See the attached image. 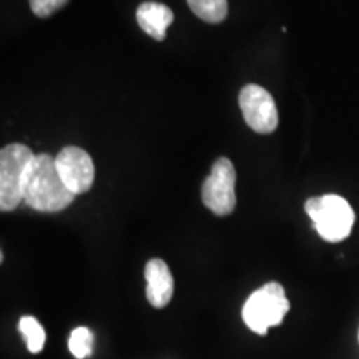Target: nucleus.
I'll return each mask as SVG.
<instances>
[{
  "instance_id": "obj_10",
  "label": "nucleus",
  "mask_w": 359,
  "mask_h": 359,
  "mask_svg": "<svg viewBox=\"0 0 359 359\" xmlns=\"http://www.w3.org/2000/svg\"><path fill=\"white\" fill-rule=\"evenodd\" d=\"M191 12L208 24H219L228 15V0H187Z\"/></svg>"
},
{
  "instance_id": "obj_13",
  "label": "nucleus",
  "mask_w": 359,
  "mask_h": 359,
  "mask_svg": "<svg viewBox=\"0 0 359 359\" xmlns=\"http://www.w3.org/2000/svg\"><path fill=\"white\" fill-rule=\"evenodd\" d=\"M30 8L40 19H47L69 4V0H29Z\"/></svg>"
},
{
  "instance_id": "obj_8",
  "label": "nucleus",
  "mask_w": 359,
  "mask_h": 359,
  "mask_svg": "<svg viewBox=\"0 0 359 359\" xmlns=\"http://www.w3.org/2000/svg\"><path fill=\"white\" fill-rule=\"evenodd\" d=\"M147 299L154 308H165L172 302L175 281L168 264L163 259H150L145 266Z\"/></svg>"
},
{
  "instance_id": "obj_5",
  "label": "nucleus",
  "mask_w": 359,
  "mask_h": 359,
  "mask_svg": "<svg viewBox=\"0 0 359 359\" xmlns=\"http://www.w3.org/2000/svg\"><path fill=\"white\" fill-rule=\"evenodd\" d=\"M235 183L236 172L231 160L226 156H219L201 187L203 205L212 210L217 217H226L233 213L236 206Z\"/></svg>"
},
{
  "instance_id": "obj_9",
  "label": "nucleus",
  "mask_w": 359,
  "mask_h": 359,
  "mask_svg": "<svg viewBox=\"0 0 359 359\" xmlns=\"http://www.w3.org/2000/svg\"><path fill=\"white\" fill-rule=\"evenodd\" d=\"M172 8L158 2H143L137 8V22L140 29L151 39L165 40L168 27L173 24Z\"/></svg>"
},
{
  "instance_id": "obj_7",
  "label": "nucleus",
  "mask_w": 359,
  "mask_h": 359,
  "mask_svg": "<svg viewBox=\"0 0 359 359\" xmlns=\"http://www.w3.org/2000/svg\"><path fill=\"white\" fill-rule=\"evenodd\" d=\"M55 165L65 187L75 196L87 193L92 188L95 180V167L92 156L82 148L65 147L55 156Z\"/></svg>"
},
{
  "instance_id": "obj_3",
  "label": "nucleus",
  "mask_w": 359,
  "mask_h": 359,
  "mask_svg": "<svg viewBox=\"0 0 359 359\" xmlns=\"http://www.w3.org/2000/svg\"><path fill=\"white\" fill-rule=\"evenodd\" d=\"M308 217L316 228L318 235L330 243L346 240L354 224L351 205L339 195H323L309 198L304 203Z\"/></svg>"
},
{
  "instance_id": "obj_4",
  "label": "nucleus",
  "mask_w": 359,
  "mask_h": 359,
  "mask_svg": "<svg viewBox=\"0 0 359 359\" xmlns=\"http://www.w3.org/2000/svg\"><path fill=\"white\" fill-rule=\"evenodd\" d=\"M290 311V302L280 283H266L246 299L243 321L253 333L264 336L269 327L280 326Z\"/></svg>"
},
{
  "instance_id": "obj_11",
  "label": "nucleus",
  "mask_w": 359,
  "mask_h": 359,
  "mask_svg": "<svg viewBox=\"0 0 359 359\" xmlns=\"http://www.w3.org/2000/svg\"><path fill=\"white\" fill-rule=\"evenodd\" d=\"M19 330L27 341V349L37 354L43 349L45 331L40 323L34 316H24L19 321Z\"/></svg>"
},
{
  "instance_id": "obj_1",
  "label": "nucleus",
  "mask_w": 359,
  "mask_h": 359,
  "mask_svg": "<svg viewBox=\"0 0 359 359\" xmlns=\"http://www.w3.org/2000/svg\"><path fill=\"white\" fill-rule=\"evenodd\" d=\"M75 195L65 187L58 175L55 156L39 154L35 156L32 168L25 183L24 203L42 213H57L65 210Z\"/></svg>"
},
{
  "instance_id": "obj_2",
  "label": "nucleus",
  "mask_w": 359,
  "mask_h": 359,
  "mask_svg": "<svg viewBox=\"0 0 359 359\" xmlns=\"http://www.w3.org/2000/svg\"><path fill=\"white\" fill-rule=\"evenodd\" d=\"M34 151L22 143H11L0 151V210L13 212L24 201L25 183L35 160Z\"/></svg>"
},
{
  "instance_id": "obj_6",
  "label": "nucleus",
  "mask_w": 359,
  "mask_h": 359,
  "mask_svg": "<svg viewBox=\"0 0 359 359\" xmlns=\"http://www.w3.org/2000/svg\"><path fill=\"white\" fill-rule=\"evenodd\" d=\"M240 109L245 122L257 133H271L278 127V110L275 98L259 85H245L240 92Z\"/></svg>"
},
{
  "instance_id": "obj_12",
  "label": "nucleus",
  "mask_w": 359,
  "mask_h": 359,
  "mask_svg": "<svg viewBox=\"0 0 359 359\" xmlns=\"http://www.w3.org/2000/svg\"><path fill=\"white\" fill-rule=\"evenodd\" d=\"M93 344H95V338L88 327H75L70 333L69 349L74 354V358L85 359L92 356Z\"/></svg>"
}]
</instances>
